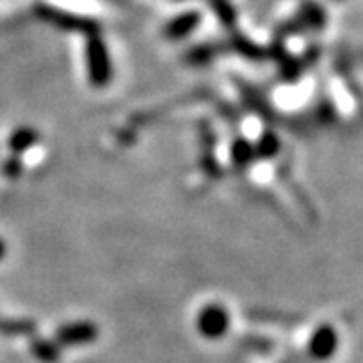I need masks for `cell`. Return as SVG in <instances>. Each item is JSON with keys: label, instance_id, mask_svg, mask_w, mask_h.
Here are the masks:
<instances>
[{"label": "cell", "instance_id": "6da1fadb", "mask_svg": "<svg viewBox=\"0 0 363 363\" xmlns=\"http://www.w3.org/2000/svg\"><path fill=\"white\" fill-rule=\"evenodd\" d=\"M228 329V313L220 305H208L204 311L198 315V331L204 337H220Z\"/></svg>", "mask_w": 363, "mask_h": 363}, {"label": "cell", "instance_id": "7a4b0ae2", "mask_svg": "<svg viewBox=\"0 0 363 363\" xmlns=\"http://www.w3.org/2000/svg\"><path fill=\"white\" fill-rule=\"evenodd\" d=\"M97 327L93 323H69L57 329L55 343L59 345H83L97 339Z\"/></svg>", "mask_w": 363, "mask_h": 363}, {"label": "cell", "instance_id": "3957f363", "mask_svg": "<svg viewBox=\"0 0 363 363\" xmlns=\"http://www.w3.org/2000/svg\"><path fill=\"white\" fill-rule=\"evenodd\" d=\"M337 347V333L333 327L323 325L313 333L309 341V353L315 359H329L333 355V351Z\"/></svg>", "mask_w": 363, "mask_h": 363}, {"label": "cell", "instance_id": "277c9868", "mask_svg": "<svg viewBox=\"0 0 363 363\" xmlns=\"http://www.w3.org/2000/svg\"><path fill=\"white\" fill-rule=\"evenodd\" d=\"M33 353L35 357L40 359L43 363H52L59 359V350L55 341H45V339H37L33 343Z\"/></svg>", "mask_w": 363, "mask_h": 363}, {"label": "cell", "instance_id": "5b68a950", "mask_svg": "<svg viewBox=\"0 0 363 363\" xmlns=\"http://www.w3.org/2000/svg\"><path fill=\"white\" fill-rule=\"evenodd\" d=\"M33 140H35V135H33V133H28V131H21V133H16V135H14L13 143L16 150H23V147H28V143L33 142Z\"/></svg>", "mask_w": 363, "mask_h": 363}, {"label": "cell", "instance_id": "8992f818", "mask_svg": "<svg viewBox=\"0 0 363 363\" xmlns=\"http://www.w3.org/2000/svg\"><path fill=\"white\" fill-rule=\"evenodd\" d=\"M2 257H4V242L0 240V259H2Z\"/></svg>", "mask_w": 363, "mask_h": 363}]
</instances>
